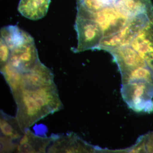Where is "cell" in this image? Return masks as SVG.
Here are the masks:
<instances>
[{"mask_svg":"<svg viewBox=\"0 0 153 153\" xmlns=\"http://www.w3.org/2000/svg\"><path fill=\"white\" fill-rule=\"evenodd\" d=\"M12 95L17 105L16 117L25 131L47 116L63 108L55 83L21 87Z\"/></svg>","mask_w":153,"mask_h":153,"instance_id":"1","label":"cell"},{"mask_svg":"<svg viewBox=\"0 0 153 153\" xmlns=\"http://www.w3.org/2000/svg\"><path fill=\"white\" fill-rule=\"evenodd\" d=\"M75 29L78 43L74 52L98 49L102 38V33L96 22L91 19L76 16Z\"/></svg>","mask_w":153,"mask_h":153,"instance_id":"2","label":"cell"},{"mask_svg":"<svg viewBox=\"0 0 153 153\" xmlns=\"http://www.w3.org/2000/svg\"><path fill=\"white\" fill-rule=\"evenodd\" d=\"M39 60L38 51L33 40L11 49L8 63L24 74L31 70Z\"/></svg>","mask_w":153,"mask_h":153,"instance_id":"3","label":"cell"},{"mask_svg":"<svg viewBox=\"0 0 153 153\" xmlns=\"http://www.w3.org/2000/svg\"><path fill=\"white\" fill-rule=\"evenodd\" d=\"M93 148L80 139L74 133L66 135L57 134V137L50 146L47 153L92 152Z\"/></svg>","mask_w":153,"mask_h":153,"instance_id":"4","label":"cell"},{"mask_svg":"<svg viewBox=\"0 0 153 153\" xmlns=\"http://www.w3.org/2000/svg\"><path fill=\"white\" fill-rule=\"evenodd\" d=\"M57 134H52L50 137H42L37 135L29 129L25 131V135L19 141L16 153H44L52 142L56 138Z\"/></svg>","mask_w":153,"mask_h":153,"instance_id":"5","label":"cell"},{"mask_svg":"<svg viewBox=\"0 0 153 153\" xmlns=\"http://www.w3.org/2000/svg\"><path fill=\"white\" fill-rule=\"evenodd\" d=\"M54 78V74L50 68L39 60L31 70L23 74V80L20 87L51 85L55 83Z\"/></svg>","mask_w":153,"mask_h":153,"instance_id":"6","label":"cell"},{"mask_svg":"<svg viewBox=\"0 0 153 153\" xmlns=\"http://www.w3.org/2000/svg\"><path fill=\"white\" fill-rule=\"evenodd\" d=\"M51 0H20L18 10L31 20H39L47 15Z\"/></svg>","mask_w":153,"mask_h":153,"instance_id":"7","label":"cell"},{"mask_svg":"<svg viewBox=\"0 0 153 153\" xmlns=\"http://www.w3.org/2000/svg\"><path fill=\"white\" fill-rule=\"evenodd\" d=\"M1 136L19 143L25 131L21 128L17 118L0 111Z\"/></svg>","mask_w":153,"mask_h":153,"instance_id":"8","label":"cell"},{"mask_svg":"<svg viewBox=\"0 0 153 153\" xmlns=\"http://www.w3.org/2000/svg\"><path fill=\"white\" fill-rule=\"evenodd\" d=\"M1 39L7 45L10 50L34 39L28 33L21 30L16 25L4 27L1 29Z\"/></svg>","mask_w":153,"mask_h":153,"instance_id":"9","label":"cell"},{"mask_svg":"<svg viewBox=\"0 0 153 153\" xmlns=\"http://www.w3.org/2000/svg\"><path fill=\"white\" fill-rule=\"evenodd\" d=\"M1 72L9 85L12 93L19 89L22 84L23 74L7 63L1 67Z\"/></svg>","mask_w":153,"mask_h":153,"instance_id":"10","label":"cell"},{"mask_svg":"<svg viewBox=\"0 0 153 153\" xmlns=\"http://www.w3.org/2000/svg\"><path fill=\"white\" fill-rule=\"evenodd\" d=\"M118 0H76L77 12L94 13Z\"/></svg>","mask_w":153,"mask_h":153,"instance_id":"11","label":"cell"},{"mask_svg":"<svg viewBox=\"0 0 153 153\" xmlns=\"http://www.w3.org/2000/svg\"><path fill=\"white\" fill-rule=\"evenodd\" d=\"M18 145L19 143L1 136L0 153H13L14 152H15Z\"/></svg>","mask_w":153,"mask_h":153,"instance_id":"12","label":"cell"},{"mask_svg":"<svg viewBox=\"0 0 153 153\" xmlns=\"http://www.w3.org/2000/svg\"><path fill=\"white\" fill-rule=\"evenodd\" d=\"M10 50L7 45L1 39V67L8 62Z\"/></svg>","mask_w":153,"mask_h":153,"instance_id":"13","label":"cell"}]
</instances>
